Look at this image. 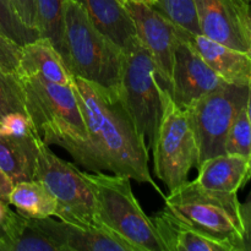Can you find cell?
I'll use <instances>...</instances> for the list:
<instances>
[{
	"instance_id": "cell-34",
	"label": "cell",
	"mask_w": 251,
	"mask_h": 251,
	"mask_svg": "<svg viewBox=\"0 0 251 251\" xmlns=\"http://www.w3.org/2000/svg\"><path fill=\"white\" fill-rule=\"evenodd\" d=\"M249 26H250V32H251V0L249 4Z\"/></svg>"
},
{
	"instance_id": "cell-25",
	"label": "cell",
	"mask_w": 251,
	"mask_h": 251,
	"mask_svg": "<svg viewBox=\"0 0 251 251\" xmlns=\"http://www.w3.org/2000/svg\"><path fill=\"white\" fill-rule=\"evenodd\" d=\"M0 33L21 47L39 37L38 32L22 24L11 0H0Z\"/></svg>"
},
{
	"instance_id": "cell-27",
	"label": "cell",
	"mask_w": 251,
	"mask_h": 251,
	"mask_svg": "<svg viewBox=\"0 0 251 251\" xmlns=\"http://www.w3.org/2000/svg\"><path fill=\"white\" fill-rule=\"evenodd\" d=\"M21 55V46L0 33V71L16 74Z\"/></svg>"
},
{
	"instance_id": "cell-24",
	"label": "cell",
	"mask_w": 251,
	"mask_h": 251,
	"mask_svg": "<svg viewBox=\"0 0 251 251\" xmlns=\"http://www.w3.org/2000/svg\"><path fill=\"white\" fill-rule=\"evenodd\" d=\"M226 153L244 157L251 162V127L247 104L240 108L228 130Z\"/></svg>"
},
{
	"instance_id": "cell-19",
	"label": "cell",
	"mask_w": 251,
	"mask_h": 251,
	"mask_svg": "<svg viewBox=\"0 0 251 251\" xmlns=\"http://www.w3.org/2000/svg\"><path fill=\"white\" fill-rule=\"evenodd\" d=\"M1 251H59L36 218H28L11 210L1 227Z\"/></svg>"
},
{
	"instance_id": "cell-15",
	"label": "cell",
	"mask_w": 251,
	"mask_h": 251,
	"mask_svg": "<svg viewBox=\"0 0 251 251\" xmlns=\"http://www.w3.org/2000/svg\"><path fill=\"white\" fill-rule=\"evenodd\" d=\"M95 26L126 54L140 42L136 27L123 0H76Z\"/></svg>"
},
{
	"instance_id": "cell-28",
	"label": "cell",
	"mask_w": 251,
	"mask_h": 251,
	"mask_svg": "<svg viewBox=\"0 0 251 251\" xmlns=\"http://www.w3.org/2000/svg\"><path fill=\"white\" fill-rule=\"evenodd\" d=\"M11 2L22 24L28 28L38 32V29H37L38 15H37L36 0H11Z\"/></svg>"
},
{
	"instance_id": "cell-2",
	"label": "cell",
	"mask_w": 251,
	"mask_h": 251,
	"mask_svg": "<svg viewBox=\"0 0 251 251\" xmlns=\"http://www.w3.org/2000/svg\"><path fill=\"white\" fill-rule=\"evenodd\" d=\"M16 76L24 91L27 115L42 141L61 147L76 164L83 166L88 135L73 85L61 86L39 76Z\"/></svg>"
},
{
	"instance_id": "cell-7",
	"label": "cell",
	"mask_w": 251,
	"mask_h": 251,
	"mask_svg": "<svg viewBox=\"0 0 251 251\" xmlns=\"http://www.w3.org/2000/svg\"><path fill=\"white\" fill-rule=\"evenodd\" d=\"M33 180L41 181L55 199L59 220L81 227H103L97 220L95 196L85 172L56 156L43 141L38 147Z\"/></svg>"
},
{
	"instance_id": "cell-23",
	"label": "cell",
	"mask_w": 251,
	"mask_h": 251,
	"mask_svg": "<svg viewBox=\"0 0 251 251\" xmlns=\"http://www.w3.org/2000/svg\"><path fill=\"white\" fill-rule=\"evenodd\" d=\"M152 7L179 28L189 33L201 34L194 0H154Z\"/></svg>"
},
{
	"instance_id": "cell-14",
	"label": "cell",
	"mask_w": 251,
	"mask_h": 251,
	"mask_svg": "<svg viewBox=\"0 0 251 251\" xmlns=\"http://www.w3.org/2000/svg\"><path fill=\"white\" fill-rule=\"evenodd\" d=\"M183 36L226 82L237 86L250 85L251 54L218 43L203 34H193L183 29Z\"/></svg>"
},
{
	"instance_id": "cell-20",
	"label": "cell",
	"mask_w": 251,
	"mask_h": 251,
	"mask_svg": "<svg viewBox=\"0 0 251 251\" xmlns=\"http://www.w3.org/2000/svg\"><path fill=\"white\" fill-rule=\"evenodd\" d=\"M9 205L17 213L28 218L53 217L56 212V201L46 186L37 180L15 183L9 196Z\"/></svg>"
},
{
	"instance_id": "cell-5",
	"label": "cell",
	"mask_w": 251,
	"mask_h": 251,
	"mask_svg": "<svg viewBox=\"0 0 251 251\" xmlns=\"http://www.w3.org/2000/svg\"><path fill=\"white\" fill-rule=\"evenodd\" d=\"M85 176L92 188L100 226L119 235L136 251H166L153 222L135 198L129 176L100 172H85Z\"/></svg>"
},
{
	"instance_id": "cell-22",
	"label": "cell",
	"mask_w": 251,
	"mask_h": 251,
	"mask_svg": "<svg viewBox=\"0 0 251 251\" xmlns=\"http://www.w3.org/2000/svg\"><path fill=\"white\" fill-rule=\"evenodd\" d=\"M63 2L64 0H36L39 37L50 39L64 58Z\"/></svg>"
},
{
	"instance_id": "cell-6",
	"label": "cell",
	"mask_w": 251,
	"mask_h": 251,
	"mask_svg": "<svg viewBox=\"0 0 251 251\" xmlns=\"http://www.w3.org/2000/svg\"><path fill=\"white\" fill-rule=\"evenodd\" d=\"M171 97L151 54L139 42L124 54L119 98L149 150L153 146Z\"/></svg>"
},
{
	"instance_id": "cell-17",
	"label": "cell",
	"mask_w": 251,
	"mask_h": 251,
	"mask_svg": "<svg viewBox=\"0 0 251 251\" xmlns=\"http://www.w3.org/2000/svg\"><path fill=\"white\" fill-rule=\"evenodd\" d=\"M195 179L201 186L221 193L237 194L251 179V162L234 154H220L203 161L198 167Z\"/></svg>"
},
{
	"instance_id": "cell-26",
	"label": "cell",
	"mask_w": 251,
	"mask_h": 251,
	"mask_svg": "<svg viewBox=\"0 0 251 251\" xmlns=\"http://www.w3.org/2000/svg\"><path fill=\"white\" fill-rule=\"evenodd\" d=\"M15 112L27 114L21 83L16 74L0 71V120Z\"/></svg>"
},
{
	"instance_id": "cell-32",
	"label": "cell",
	"mask_w": 251,
	"mask_h": 251,
	"mask_svg": "<svg viewBox=\"0 0 251 251\" xmlns=\"http://www.w3.org/2000/svg\"><path fill=\"white\" fill-rule=\"evenodd\" d=\"M247 112H248V118H249V123H250V127H251V82L249 85V93H248Z\"/></svg>"
},
{
	"instance_id": "cell-16",
	"label": "cell",
	"mask_w": 251,
	"mask_h": 251,
	"mask_svg": "<svg viewBox=\"0 0 251 251\" xmlns=\"http://www.w3.org/2000/svg\"><path fill=\"white\" fill-rule=\"evenodd\" d=\"M16 75L39 76L61 86H71L74 81V75L60 51L46 37H37L21 47Z\"/></svg>"
},
{
	"instance_id": "cell-30",
	"label": "cell",
	"mask_w": 251,
	"mask_h": 251,
	"mask_svg": "<svg viewBox=\"0 0 251 251\" xmlns=\"http://www.w3.org/2000/svg\"><path fill=\"white\" fill-rule=\"evenodd\" d=\"M14 186V181L0 168V200L9 205V196Z\"/></svg>"
},
{
	"instance_id": "cell-8",
	"label": "cell",
	"mask_w": 251,
	"mask_h": 251,
	"mask_svg": "<svg viewBox=\"0 0 251 251\" xmlns=\"http://www.w3.org/2000/svg\"><path fill=\"white\" fill-rule=\"evenodd\" d=\"M154 174L169 191L188 180L199 163V147L188 110L174 104L172 97L152 146Z\"/></svg>"
},
{
	"instance_id": "cell-31",
	"label": "cell",
	"mask_w": 251,
	"mask_h": 251,
	"mask_svg": "<svg viewBox=\"0 0 251 251\" xmlns=\"http://www.w3.org/2000/svg\"><path fill=\"white\" fill-rule=\"evenodd\" d=\"M10 212H11V208L9 207V205L5 202H2L1 200H0V232H1V227L2 225L5 223V221H6V218L9 217ZM1 238V237H0Z\"/></svg>"
},
{
	"instance_id": "cell-21",
	"label": "cell",
	"mask_w": 251,
	"mask_h": 251,
	"mask_svg": "<svg viewBox=\"0 0 251 251\" xmlns=\"http://www.w3.org/2000/svg\"><path fill=\"white\" fill-rule=\"evenodd\" d=\"M38 147L26 146L0 134V168L14 184L33 179Z\"/></svg>"
},
{
	"instance_id": "cell-3",
	"label": "cell",
	"mask_w": 251,
	"mask_h": 251,
	"mask_svg": "<svg viewBox=\"0 0 251 251\" xmlns=\"http://www.w3.org/2000/svg\"><path fill=\"white\" fill-rule=\"evenodd\" d=\"M63 43L64 59L74 76L119 97L124 53L76 0L63 2Z\"/></svg>"
},
{
	"instance_id": "cell-12",
	"label": "cell",
	"mask_w": 251,
	"mask_h": 251,
	"mask_svg": "<svg viewBox=\"0 0 251 251\" xmlns=\"http://www.w3.org/2000/svg\"><path fill=\"white\" fill-rule=\"evenodd\" d=\"M123 4L134 21L140 42L151 54L162 81L171 92L178 27L151 5L131 0H123Z\"/></svg>"
},
{
	"instance_id": "cell-29",
	"label": "cell",
	"mask_w": 251,
	"mask_h": 251,
	"mask_svg": "<svg viewBox=\"0 0 251 251\" xmlns=\"http://www.w3.org/2000/svg\"><path fill=\"white\" fill-rule=\"evenodd\" d=\"M240 216L244 226L245 251H251V194L244 203H240Z\"/></svg>"
},
{
	"instance_id": "cell-9",
	"label": "cell",
	"mask_w": 251,
	"mask_h": 251,
	"mask_svg": "<svg viewBox=\"0 0 251 251\" xmlns=\"http://www.w3.org/2000/svg\"><path fill=\"white\" fill-rule=\"evenodd\" d=\"M249 86L226 83L188 108L199 147V163L226 153L228 130L248 102Z\"/></svg>"
},
{
	"instance_id": "cell-10",
	"label": "cell",
	"mask_w": 251,
	"mask_h": 251,
	"mask_svg": "<svg viewBox=\"0 0 251 251\" xmlns=\"http://www.w3.org/2000/svg\"><path fill=\"white\" fill-rule=\"evenodd\" d=\"M201 34L251 54L250 0H194Z\"/></svg>"
},
{
	"instance_id": "cell-4",
	"label": "cell",
	"mask_w": 251,
	"mask_h": 251,
	"mask_svg": "<svg viewBox=\"0 0 251 251\" xmlns=\"http://www.w3.org/2000/svg\"><path fill=\"white\" fill-rule=\"evenodd\" d=\"M164 196V207L205 237L229 251H245L244 226L237 194L210 190L184 181Z\"/></svg>"
},
{
	"instance_id": "cell-13",
	"label": "cell",
	"mask_w": 251,
	"mask_h": 251,
	"mask_svg": "<svg viewBox=\"0 0 251 251\" xmlns=\"http://www.w3.org/2000/svg\"><path fill=\"white\" fill-rule=\"evenodd\" d=\"M36 220L59 251H136L105 227H81L50 217Z\"/></svg>"
},
{
	"instance_id": "cell-1",
	"label": "cell",
	"mask_w": 251,
	"mask_h": 251,
	"mask_svg": "<svg viewBox=\"0 0 251 251\" xmlns=\"http://www.w3.org/2000/svg\"><path fill=\"white\" fill-rule=\"evenodd\" d=\"M73 90L88 135L85 167L90 172L108 171L162 190L149 168V149L118 96L74 76Z\"/></svg>"
},
{
	"instance_id": "cell-33",
	"label": "cell",
	"mask_w": 251,
	"mask_h": 251,
	"mask_svg": "<svg viewBox=\"0 0 251 251\" xmlns=\"http://www.w3.org/2000/svg\"><path fill=\"white\" fill-rule=\"evenodd\" d=\"M131 1H139V2H145V4H149V5H153L154 0H131Z\"/></svg>"
},
{
	"instance_id": "cell-18",
	"label": "cell",
	"mask_w": 251,
	"mask_h": 251,
	"mask_svg": "<svg viewBox=\"0 0 251 251\" xmlns=\"http://www.w3.org/2000/svg\"><path fill=\"white\" fill-rule=\"evenodd\" d=\"M151 220L166 251H229L221 243L196 232L166 207Z\"/></svg>"
},
{
	"instance_id": "cell-35",
	"label": "cell",
	"mask_w": 251,
	"mask_h": 251,
	"mask_svg": "<svg viewBox=\"0 0 251 251\" xmlns=\"http://www.w3.org/2000/svg\"><path fill=\"white\" fill-rule=\"evenodd\" d=\"M0 244H1V238H0Z\"/></svg>"
},
{
	"instance_id": "cell-11",
	"label": "cell",
	"mask_w": 251,
	"mask_h": 251,
	"mask_svg": "<svg viewBox=\"0 0 251 251\" xmlns=\"http://www.w3.org/2000/svg\"><path fill=\"white\" fill-rule=\"evenodd\" d=\"M226 83L228 82L221 78L184 38L183 29L178 27L171 88L174 104L186 110L196 100Z\"/></svg>"
}]
</instances>
